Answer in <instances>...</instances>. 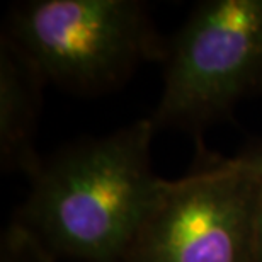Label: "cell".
<instances>
[{
  "label": "cell",
  "mask_w": 262,
  "mask_h": 262,
  "mask_svg": "<svg viewBox=\"0 0 262 262\" xmlns=\"http://www.w3.org/2000/svg\"><path fill=\"white\" fill-rule=\"evenodd\" d=\"M155 133L145 118L43 159L12 222L56 260L121 262L167 184L151 169Z\"/></svg>",
  "instance_id": "6da1fadb"
},
{
  "label": "cell",
  "mask_w": 262,
  "mask_h": 262,
  "mask_svg": "<svg viewBox=\"0 0 262 262\" xmlns=\"http://www.w3.org/2000/svg\"><path fill=\"white\" fill-rule=\"evenodd\" d=\"M4 34L46 82L82 96L119 87L141 63L165 61L169 48L140 0L20 2Z\"/></svg>",
  "instance_id": "7a4b0ae2"
},
{
  "label": "cell",
  "mask_w": 262,
  "mask_h": 262,
  "mask_svg": "<svg viewBox=\"0 0 262 262\" xmlns=\"http://www.w3.org/2000/svg\"><path fill=\"white\" fill-rule=\"evenodd\" d=\"M155 129L199 133L262 91V0H206L169 41Z\"/></svg>",
  "instance_id": "3957f363"
},
{
  "label": "cell",
  "mask_w": 262,
  "mask_h": 262,
  "mask_svg": "<svg viewBox=\"0 0 262 262\" xmlns=\"http://www.w3.org/2000/svg\"><path fill=\"white\" fill-rule=\"evenodd\" d=\"M257 181L216 157L167 181L121 262H252Z\"/></svg>",
  "instance_id": "277c9868"
},
{
  "label": "cell",
  "mask_w": 262,
  "mask_h": 262,
  "mask_svg": "<svg viewBox=\"0 0 262 262\" xmlns=\"http://www.w3.org/2000/svg\"><path fill=\"white\" fill-rule=\"evenodd\" d=\"M46 78L33 61L2 34L0 38V165L7 174L29 179L43 157L36 133Z\"/></svg>",
  "instance_id": "5b68a950"
},
{
  "label": "cell",
  "mask_w": 262,
  "mask_h": 262,
  "mask_svg": "<svg viewBox=\"0 0 262 262\" xmlns=\"http://www.w3.org/2000/svg\"><path fill=\"white\" fill-rule=\"evenodd\" d=\"M0 262H56V259L29 232L10 222L0 240Z\"/></svg>",
  "instance_id": "8992f818"
},
{
  "label": "cell",
  "mask_w": 262,
  "mask_h": 262,
  "mask_svg": "<svg viewBox=\"0 0 262 262\" xmlns=\"http://www.w3.org/2000/svg\"><path fill=\"white\" fill-rule=\"evenodd\" d=\"M227 164L233 169L250 176H262V140L245 146L238 155L232 159H225Z\"/></svg>",
  "instance_id": "52a82bcc"
},
{
  "label": "cell",
  "mask_w": 262,
  "mask_h": 262,
  "mask_svg": "<svg viewBox=\"0 0 262 262\" xmlns=\"http://www.w3.org/2000/svg\"><path fill=\"white\" fill-rule=\"evenodd\" d=\"M257 192L252 218V262H262V176H257Z\"/></svg>",
  "instance_id": "ba28073f"
}]
</instances>
